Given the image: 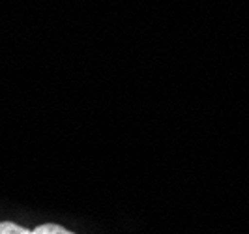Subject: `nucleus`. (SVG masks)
I'll use <instances>...</instances> for the list:
<instances>
[{"instance_id": "f257e3e1", "label": "nucleus", "mask_w": 249, "mask_h": 234, "mask_svg": "<svg viewBox=\"0 0 249 234\" xmlns=\"http://www.w3.org/2000/svg\"><path fill=\"white\" fill-rule=\"evenodd\" d=\"M32 234H75V233L64 229L60 225H54V223H43V225L36 227V229L32 231Z\"/></svg>"}, {"instance_id": "f03ea898", "label": "nucleus", "mask_w": 249, "mask_h": 234, "mask_svg": "<svg viewBox=\"0 0 249 234\" xmlns=\"http://www.w3.org/2000/svg\"><path fill=\"white\" fill-rule=\"evenodd\" d=\"M0 234H32V231H28V229L17 225V223L2 221L0 223Z\"/></svg>"}]
</instances>
